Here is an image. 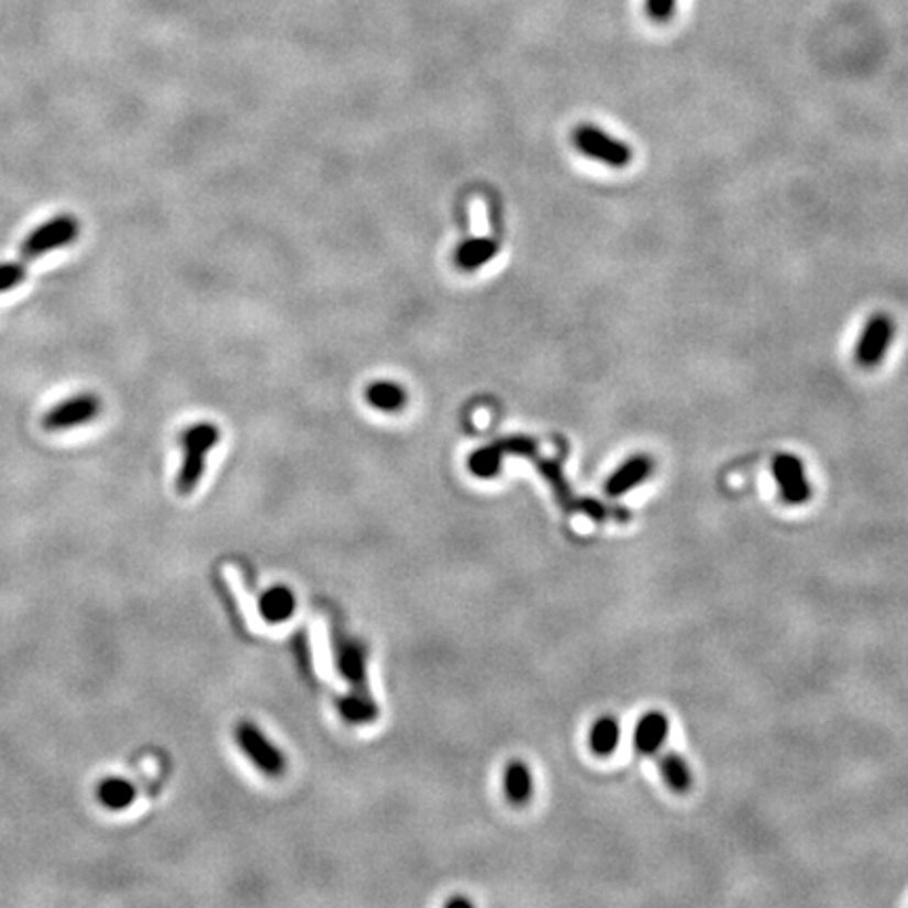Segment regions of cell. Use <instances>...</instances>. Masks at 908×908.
<instances>
[{
  "instance_id": "4fadbf2b",
  "label": "cell",
  "mask_w": 908,
  "mask_h": 908,
  "mask_svg": "<svg viewBox=\"0 0 908 908\" xmlns=\"http://www.w3.org/2000/svg\"><path fill=\"white\" fill-rule=\"evenodd\" d=\"M502 793L509 804L527 806L534 793L532 772L524 762H509L502 769Z\"/></svg>"
},
{
  "instance_id": "ac0fdd59",
  "label": "cell",
  "mask_w": 908,
  "mask_h": 908,
  "mask_svg": "<svg viewBox=\"0 0 908 908\" xmlns=\"http://www.w3.org/2000/svg\"><path fill=\"white\" fill-rule=\"evenodd\" d=\"M497 251H499V246H497L495 240H467L465 244H461V248L456 253V264L461 265L463 269H478L479 265L490 262L497 255Z\"/></svg>"
},
{
  "instance_id": "7a4b0ae2",
  "label": "cell",
  "mask_w": 908,
  "mask_h": 908,
  "mask_svg": "<svg viewBox=\"0 0 908 908\" xmlns=\"http://www.w3.org/2000/svg\"><path fill=\"white\" fill-rule=\"evenodd\" d=\"M78 236H80V221L70 213H62V215L51 217L45 223L34 228L22 242L20 253L27 262L41 259L59 248L70 246L78 240Z\"/></svg>"
},
{
  "instance_id": "ba28073f",
  "label": "cell",
  "mask_w": 908,
  "mask_h": 908,
  "mask_svg": "<svg viewBox=\"0 0 908 908\" xmlns=\"http://www.w3.org/2000/svg\"><path fill=\"white\" fill-rule=\"evenodd\" d=\"M894 320L887 313H875L862 331L861 341L856 345V362L862 368H873L884 362L887 347L894 339Z\"/></svg>"
},
{
  "instance_id": "44dd1931",
  "label": "cell",
  "mask_w": 908,
  "mask_h": 908,
  "mask_svg": "<svg viewBox=\"0 0 908 908\" xmlns=\"http://www.w3.org/2000/svg\"><path fill=\"white\" fill-rule=\"evenodd\" d=\"M675 4L677 0H645V11L650 15V20L665 24L669 22L671 15L675 13Z\"/></svg>"
},
{
  "instance_id": "7c38bea8",
  "label": "cell",
  "mask_w": 908,
  "mask_h": 908,
  "mask_svg": "<svg viewBox=\"0 0 908 908\" xmlns=\"http://www.w3.org/2000/svg\"><path fill=\"white\" fill-rule=\"evenodd\" d=\"M669 734V719L661 711H650L638 721L633 732V744L640 753L652 755L656 753Z\"/></svg>"
},
{
  "instance_id": "e0dca14e",
  "label": "cell",
  "mask_w": 908,
  "mask_h": 908,
  "mask_svg": "<svg viewBox=\"0 0 908 908\" xmlns=\"http://www.w3.org/2000/svg\"><path fill=\"white\" fill-rule=\"evenodd\" d=\"M336 707H339L341 718L350 721V723H356V726L373 721V719L377 718V713H379V711H377V705H375V700H373L370 694H347V696H343V698L339 700Z\"/></svg>"
},
{
  "instance_id": "8992f818",
  "label": "cell",
  "mask_w": 908,
  "mask_h": 908,
  "mask_svg": "<svg viewBox=\"0 0 908 908\" xmlns=\"http://www.w3.org/2000/svg\"><path fill=\"white\" fill-rule=\"evenodd\" d=\"M536 451V444L530 438H507L501 442L488 444L484 449H478L476 453H472L467 467L476 478L488 479L499 476L501 472L502 456L507 454H532Z\"/></svg>"
},
{
  "instance_id": "9c48e42d",
  "label": "cell",
  "mask_w": 908,
  "mask_h": 908,
  "mask_svg": "<svg viewBox=\"0 0 908 908\" xmlns=\"http://www.w3.org/2000/svg\"><path fill=\"white\" fill-rule=\"evenodd\" d=\"M336 665L350 682L352 693L370 694L366 684V652L354 640H341L336 645Z\"/></svg>"
},
{
  "instance_id": "2e32d148",
  "label": "cell",
  "mask_w": 908,
  "mask_h": 908,
  "mask_svg": "<svg viewBox=\"0 0 908 908\" xmlns=\"http://www.w3.org/2000/svg\"><path fill=\"white\" fill-rule=\"evenodd\" d=\"M407 391L396 383L377 381L366 387V402L383 412H396L407 405Z\"/></svg>"
},
{
  "instance_id": "5bb4252c",
  "label": "cell",
  "mask_w": 908,
  "mask_h": 908,
  "mask_svg": "<svg viewBox=\"0 0 908 908\" xmlns=\"http://www.w3.org/2000/svg\"><path fill=\"white\" fill-rule=\"evenodd\" d=\"M135 797H137V790L124 778H106L97 787L99 804L110 812L126 810L135 801Z\"/></svg>"
},
{
  "instance_id": "6da1fadb",
  "label": "cell",
  "mask_w": 908,
  "mask_h": 908,
  "mask_svg": "<svg viewBox=\"0 0 908 908\" xmlns=\"http://www.w3.org/2000/svg\"><path fill=\"white\" fill-rule=\"evenodd\" d=\"M219 442V430L211 423H198L190 430L184 431L181 446H184V463L177 476L179 495H190L196 484L204 474L207 454Z\"/></svg>"
},
{
  "instance_id": "3957f363",
  "label": "cell",
  "mask_w": 908,
  "mask_h": 908,
  "mask_svg": "<svg viewBox=\"0 0 908 908\" xmlns=\"http://www.w3.org/2000/svg\"><path fill=\"white\" fill-rule=\"evenodd\" d=\"M234 741L246 760L269 778H280L287 769L285 753L269 741L264 730L253 721H240L234 728Z\"/></svg>"
},
{
  "instance_id": "52a82bcc",
  "label": "cell",
  "mask_w": 908,
  "mask_h": 908,
  "mask_svg": "<svg viewBox=\"0 0 908 908\" xmlns=\"http://www.w3.org/2000/svg\"><path fill=\"white\" fill-rule=\"evenodd\" d=\"M772 474L780 486V495L789 505H801L810 501L812 484L806 476V467L801 458L795 454L780 453L772 461Z\"/></svg>"
},
{
  "instance_id": "30bf717a",
  "label": "cell",
  "mask_w": 908,
  "mask_h": 908,
  "mask_svg": "<svg viewBox=\"0 0 908 908\" xmlns=\"http://www.w3.org/2000/svg\"><path fill=\"white\" fill-rule=\"evenodd\" d=\"M654 469V463L645 454H635L629 461H624L621 467L606 481V495L608 497H622L629 490H633L638 484H642L650 478Z\"/></svg>"
},
{
  "instance_id": "9a60e30c",
  "label": "cell",
  "mask_w": 908,
  "mask_h": 908,
  "mask_svg": "<svg viewBox=\"0 0 908 908\" xmlns=\"http://www.w3.org/2000/svg\"><path fill=\"white\" fill-rule=\"evenodd\" d=\"M619 741H621L619 719L612 718V716H601V718L596 719V723L591 726V732H589V746L596 755H599V757L612 755L619 746Z\"/></svg>"
},
{
  "instance_id": "d6986e66",
  "label": "cell",
  "mask_w": 908,
  "mask_h": 908,
  "mask_svg": "<svg viewBox=\"0 0 908 908\" xmlns=\"http://www.w3.org/2000/svg\"><path fill=\"white\" fill-rule=\"evenodd\" d=\"M661 769H663V778L669 785L671 790L686 793L693 787V772L677 753H667L661 760Z\"/></svg>"
},
{
  "instance_id": "7402d4cb",
  "label": "cell",
  "mask_w": 908,
  "mask_h": 908,
  "mask_svg": "<svg viewBox=\"0 0 908 908\" xmlns=\"http://www.w3.org/2000/svg\"><path fill=\"white\" fill-rule=\"evenodd\" d=\"M446 907H474V903L467 900V898H451V900L446 903Z\"/></svg>"
},
{
  "instance_id": "8fae6325",
  "label": "cell",
  "mask_w": 908,
  "mask_h": 908,
  "mask_svg": "<svg viewBox=\"0 0 908 908\" xmlns=\"http://www.w3.org/2000/svg\"><path fill=\"white\" fill-rule=\"evenodd\" d=\"M259 614L267 624H283L297 610V596L288 585H272L259 598Z\"/></svg>"
},
{
  "instance_id": "ffe728a7",
  "label": "cell",
  "mask_w": 908,
  "mask_h": 908,
  "mask_svg": "<svg viewBox=\"0 0 908 908\" xmlns=\"http://www.w3.org/2000/svg\"><path fill=\"white\" fill-rule=\"evenodd\" d=\"M27 276V269L20 262H4L0 264V292H9L20 287Z\"/></svg>"
},
{
  "instance_id": "5b68a950",
  "label": "cell",
  "mask_w": 908,
  "mask_h": 908,
  "mask_svg": "<svg viewBox=\"0 0 908 908\" xmlns=\"http://www.w3.org/2000/svg\"><path fill=\"white\" fill-rule=\"evenodd\" d=\"M574 144L585 156L610 167L624 168L633 160V152L629 145L612 140L601 129L591 124H583L574 131Z\"/></svg>"
},
{
  "instance_id": "277c9868",
  "label": "cell",
  "mask_w": 908,
  "mask_h": 908,
  "mask_svg": "<svg viewBox=\"0 0 908 908\" xmlns=\"http://www.w3.org/2000/svg\"><path fill=\"white\" fill-rule=\"evenodd\" d=\"M99 412L101 400L96 394H76L48 408L43 417V428L47 431L76 430L80 425H89L91 421H96Z\"/></svg>"
}]
</instances>
